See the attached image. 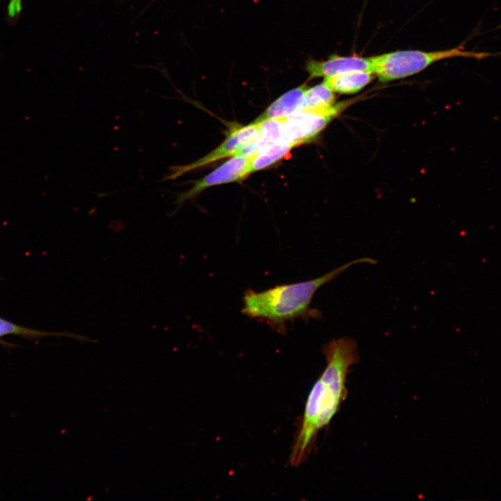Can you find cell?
Returning <instances> with one entry per match:
<instances>
[{
	"label": "cell",
	"mask_w": 501,
	"mask_h": 501,
	"mask_svg": "<svg viewBox=\"0 0 501 501\" xmlns=\"http://www.w3.org/2000/svg\"><path fill=\"white\" fill-rule=\"evenodd\" d=\"M260 137V124L253 122L230 132L225 140L205 157L189 164L172 166L163 180H175L184 174L221 159L234 156L244 146L255 143Z\"/></svg>",
	"instance_id": "cell-5"
},
{
	"label": "cell",
	"mask_w": 501,
	"mask_h": 501,
	"mask_svg": "<svg viewBox=\"0 0 501 501\" xmlns=\"http://www.w3.org/2000/svg\"><path fill=\"white\" fill-rule=\"evenodd\" d=\"M370 257L356 259L312 280L289 285H277L260 292L247 290L244 296L241 312L265 321L278 331H283L288 321L298 318L318 319L321 312L310 308L316 292L351 266L358 264H374Z\"/></svg>",
	"instance_id": "cell-2"
},
{
	"label": "cell",
	"mask_w": 501,
	"mask_h": 501,
	"mask_svg": "<svg viewBox=\"0 0 501 501\" xmlns=\"http://www.w3.org/2000/svg\"><path fill=\"white\" fill-rule=\"evenodd\" d=\"M305 85L299 86L285 93L276 100L255 122L272 118H286L303 108Z\"/></svg>",
	"instance_id": "cell-8"
},
{
	"label": "cell",
	"mask_w": 501,
	"mask_h": 501,
	"mask_svg": "<svg viewBox=\"0 0 501 501\" xmlns=\"http://www.w3.org/2000/svg\"><path fill=\"white\" fill-rule=\"evenodd\" d=\"M351 101L335 103L321 109H302L286 118L283 123L282 141L294 147L312 141Z\"/></svg>",
	"instance_id": "cell-4"
},
{
	"label": "cell",
	"mask_w": 501,
	"mask_h": 501,
	"mask_svg": "<svg viewBox=\"0 0 501 501\" xmlns=\"http://www.w3.org/2000/svg\"><path fill=\"white\" fill-rule=\"evenodd\" d=\"M292 148H294L293 145L284 142H278L272 145L253 157L250 172L253 173L269 167L281 159Z\"/></svg>",
	"instance_id": "cell-12"
},
{
	"label": "cell",
	"mask_w": 501,
	"mask_h": 501,
	"mask_svg": "<svg viewBox=\"0 0 501 501\" xmlns=\"http://www.w3.org/2000/svg\"><path fill=\"white\" fill-rule=\"evenodd\" d=\"M326 366L306 401L290 463L297 466L310 453L319 431L327 427L347 397L350 367L360 359L356 342L349 337L332 339L322 347Z\"/></svg>",
	"instance_id": "cell-1"
},
{
	"label": "cell",
	"mask_w": 501,
	"mask_h": 501,
	"mask_svg": "<svg viewBox=\"0 0 501 501\" xmlns=\"http://www.w3.org/2000/svg\"><path fill=\"white\" fill-rule=\"evenodd\" d=\"M0 343H3V344H7V343H6V342H4V341H2V340H0Z\"/></svg>",
	"instance_id": "cell-14"
},
{
	"label": "cell",
	"mask_w": 501,
	"mask_h": 501,
	"mask_svg": "<svg viewBox=\"0 0 501 501\" xmlns=\"http://www.w3.org/2000/svg\"><path fill=\"white\" fill-rule=\"evenodd\" d=\"M490 56L491 54L487 52L465 51L460 47L433 51L401 50L371 58L374 74L380 81L388 82L414 75L444 59L455 57L483 59Z\"/></svg>",
	"instance_id": "cell-3"
},
{
	"label": "cell",
	"mask_w": 501,
	"mask_h": 501,
	"mask_svg": "<svg viewBox=\"0 0 501 501\" xmlns=\"http://www.w3.org/2000/svg\"><path fill=\"white\" fill-rule=\"evenodd\" d=\"M8 335H17L30 340L47 336H67L78 339V340H89L86 337L72 333L48 332L24 327L0 317V337Z\"/></svg>",
	"instance_id": "cell-10"
},
{
	"label": "cell",
	"mask_w": 501,
	"mask_h": 501,
	"mask_svg": "<svg viewBox=\"0 0 501 501\" xmlns=\"http://www.w3.org/2000/svg\"><path fill=\"white\" fill-rule=\"evenodd\" d=\"M22 8V0H9L7 13L10 20L16 19Z\"/></svg>",
	"instance_id": "cell-13"
},
{
	"label": "cell",
	"mask_w": 501,
	"mask_h": 501,
	"mask_svg": "<svg viewBox=\"0 0 501 501\" xmlns=\"http://www.w3.org/2000/svg\"><path fill=\"white\" fill-rule=\"evenodd\" d=\"M334 104V91L322 82L305 90L303 109H326Z\"/></svg>",
	"instance_id": "cell-11"
},
{
	"label": "cell",
	"mask_w": 501,
	"mask_h": 501,
	"mask_svg": "<svg viewBox=\"0 0 501 501\" xmlns=\"http://www.w3.org/2000/svg\"><path fill=\"white\" fill-rule=\"evenodd\" d=\"M374 74L369 71H352L324 78L323 82L334 92L353 94L369 84Z\"/></svg>",
	"instance_id": "cell-9"
},
{
	"label": "cell",
	"mask_w": 501,
	"mask_h": 501,
	"mask_svg": "<svg viewBox=\"0 0 501 501\" xmlns=\"http://www.w3.org/2000/svg\"><path fill=\"white\" fill-rule=\"evenodd\" d=\"M253 157L233 156L203 178L195 182L188 191L177 196L175 201L177 208L208 187L244 179L251 173L250 165Z\"/></svg>",
	"instance_id": "cell-6"
},
{
	"label": "cell",
	"mask_w": 501,
	"mask_h": 501,
	"mask_svg": "<svg viewBox=\"0 0 501 501\" xmlns=\"http://www.w3.org/2000/svg\"><path fill=\"white\" fill-rule=\"evenodd\" d=\"M306 70L310 79L327 78L352 71L373 72V65L371 57L342 56L333 54L325 61L310 60L306 64Z\"/></svg>",
	"instance_id": "cell-7"
}]
</instances>
